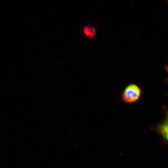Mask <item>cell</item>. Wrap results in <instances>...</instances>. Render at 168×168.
<instances>
[{
  "mask_svg": "<svg viewBox=\"0 0 168 168\" xmlns=\"http://www.w3.org/2000/svg\"><path fill=\"white\" fill-rule=\"evenodd\" d=\"M85 34L89 39L93 38L96 35V31L95 28L91 25L84 27L83 29Z\"/></svg>",
  "mask_w": 168,
  "mask_h": 168,
  "instance_id": "3957f363",
  "label": "cell"
},
{
  "mask_svg": "<svg viewBox=\"0 0 168 168\" xmlns=\"http://www.w3.org/2000/svg\"><path fill=\"white\" fill-rule=\"evenodd\" d=\"M141 94L140 88L136 84H131L127 86L124 89L122 94V99L125 103H133L139 99Z\"/></svg>",
  "mask_w": 168,
  "mask_h": 168,
  "instance_id": "6da1fadb",
  "label": "cell"
},
{
  "mask_svg": "<svg viewBox=\"0 0 168 168\" xmlns=\"http://www.w3.org/2000/svg\"><path fill=\"white\" fill-rule=\"evenodd\" d=\"M166 70L167 72H168V65H167L166 67Z\"/></svg>",
  "mask_w": 168,
  "mask_h": 168,
  "instance_id": "277c9868",
  "label": "cell"
},
{
  "mask_svg": "<svg viewBox=\"0 0 168 168\" xmlns=\"http://www.w3.org/2000/svg\"><path fill=\"white\" fill-rule=\"evenodd\" d=\"M158 128L161 135L168 141V114Z\"/></svg>",
  "mask_w": 168,
  "mask_h": 168,
  "instance_id": "7a4b0ae2",
  "label": "cell"
}]
</instances>
